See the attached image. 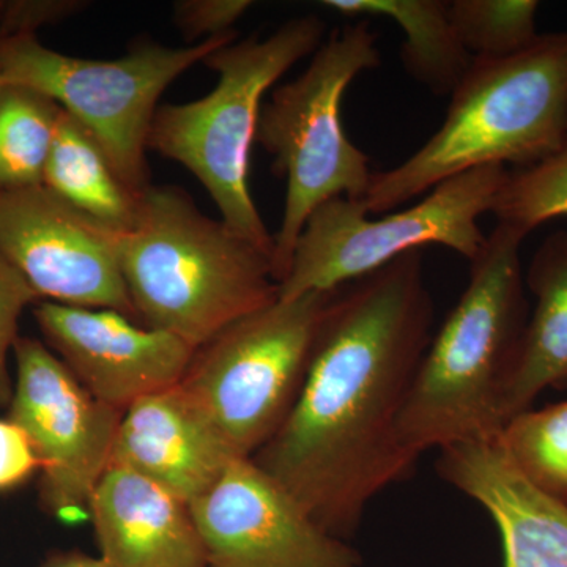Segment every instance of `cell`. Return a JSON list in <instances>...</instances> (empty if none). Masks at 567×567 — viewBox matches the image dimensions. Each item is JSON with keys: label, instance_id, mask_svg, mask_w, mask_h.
I'll list each match as a JSON object with an SVG mask.
<instances>
[{"label": "cell", "instance_id": "obj_1", "mask_svg": "<svg viewBox=\"0 0 567 567\" xmlns=\"http://www.w3.org/2000/svg\"><path fill=\"white\" fill-rule=\"evenodd\" d=\"M434 319L423 249L338 287L292 410L251 457L330 535L420 461L399 425Z\"/></svg>", "mask_w": 567, "mask_h": 567}, {"label": "cell", "instance_id": "obj_2", "mask_svg": "<svg viewBox=\"0 0 567 567\" xmlns=\"http://www.w3.org/2000/svg\"><path fill=\"white\" fill-rule=\"evenodd\" d=\"M525 235L496 223L470 262V281L432 336L402 412L401 439L421 454L432 447L494 439L502 401L528 323L520 249Z\"/></svg>", "mask_w": 567, "mask_h": 567}, {"label": "cell", "instance_id": "obj_3", "mask_svg": "<svg viewBox=\"0 0 567 567\" xmlns=\"http://www.w3.org/2000/svg\"><path fill=\"white\" fill-rule=\"evenodd\" d=\"M567 141V31L540 33L503 59H475L451 93L445 122L420 151L372 175L369 215L395 210L468 171L550 158Z\"/></svg>", "mask_w": 567, "mask_h": 567}, {"label": "cell", "instance_id": "obj_4", "mask_svg": "<svg viewBox=\"0 0 567 567\" xmlns=\"http://www.w3.org/2000/svg\"><path fill=\"white\" fill-rule=\"evenodd\" d=\"M118 259L136 317L196 350L279 298L270 254L175 186L140 194L133 226L118 235Z\"/></svg>", "mask_w": 567, "mask_h": 567}, {"label": "cell", "instance_id": "obj_5", "mask_svg": "<svg viewBox=\"0 0 567 567\" xmlns=\"http://www.w3.org/2000/svg\"><path fill=\"white\" fill-rule=\"evenodd\" d=\"M324 29L319 17L308 14L267 39L235 41L213 52L204 63L219 74L218 85L197 102L159 106L148 136V148L196 175L221 221L271 260L274 235L254 204L248 178L262 100L295 63L319 50Z\"/></svg>", "mask_w": 567, "mask_h": 567}, {"label": "cell", "instance_id": "obj_6", "mask_svg": "<svg viewBox=\"0 0 567 567\" xmlns=\"http://www.w3.org/2000/svg\"><path fill=\"white\" fill-rule=\"evenodd\" d=\"M382 65L369 21H354L331 33L297 80L279 85L260 111L256 142L274 156V171L286 177L282 221L274 235L278 284L289 271L309 216L328 200H363L371 185L368 155L347 137L342 96L358 74Z\"/></svg>", "mask_w": 567, "mask_h": 567}, {"label": "cell", "instance_id": "obj_7", "mask_svg": "<svg viewBox=\"0 0 567 567\" xmlns=\"http://www.w3.org/2000/svg\"><path fill=\"white\" fill-rule=\"evenodd\" d=\"M237 31L186 48L142 43L115 61L62 54L35 35L0 39L3 82L24 85L54 100L81 123L106 153L126 188L151 183L145 152L159 96L181 74L237 41Z\"/></svg>", "mask_w": 567, "mask_h": 567}, {"label": "cell", "instance_id": "obj_8", "mask_svg": "<svg viewBox=\"0 0 567 567\" xmlns=\"http://www.w3.org/2000/svg\"><path fill=\"white\" fill-rule=\"evenodd\" d=\"M507 177L505 166L477 167L379 219L369 218L361 200H328L309 216L278 300L338 289L429 245L445 246L472 262L486 245L480 218L492 213Z\"/></svg>", "mask_w": 567, "mask_h": 567}, {"label": "cell", "instance_id": "obj_9", "mask_svg": "<svg viewBox=\"0 0 567 567\" xmlns=\"http://www.w3.org/2000/svg\"><path fill=\"white\" fill-rule=\"evenodd\" d=\"M334 292L275 301L197 349L178 385L235 456L251 458L286 421Z\"/></svg>", "mask_w": 567, "mask_h": 567}, {"label": "cell", "instance_id": "obj_10", "mask_svg": "<svg viewBox=\"0 0 567 567\" xmlns=\"http://www.w3.org/2000/svg\"><path fill=\"white\" fill-rule=\"evenodd\" d=\"M9 420L40 462V499L65 525L91 520L93 492L111 465L123 412L93 398L43 342L17 339Z\"/></svg>", "mask_w": 567, "mask_h": 567}, {"label": "cell", "instance_id": "obj_11", "mask_svg": "<svg viewBox=\"0 0 567 567\" xmlns=\"http://www.w3.org/2000/svg\"><path fill=\"white\" fill-rule=\"evenodd\" d=\"M118 235L44 185L0 193V252L52 303L136 317Z\"/></svg>", "mask_w": 567, "mask_h": 567}, {"label": "cell", "instance_id": "obj_12", "mask_svg": "<svg viewBox=\"0 0 567 567\" xmlns=\"http://www.w3.org/2000/svg\"><path fill=\"white\" fill-rule=\"evenodd\" d=\"M208 567H360L252 458H235L188 505Z\"/></svg>", "mask_w": 567, "mask_h": 567}, {"label": "cell", "instance_id": "obj_13", "mask_svg": "<svg viewBox=\"0 0 567 567\" xmlns=\"http://www.w3.org/2000/svg\"><path fill=\"white\" fill-rule=\"evenodd\" d=\"M33 316L81 385L122 412L144 395L178 385L197 352L178 336L137 327L112 309L41 301Z\"/></svg>", "mask_w": 567, "mask_h": 567}, {"label": "cell", "instance_id": "obj_14", "mask_svg": "<svg viewBox=\"0 0 567 567\" xmlns=\"http://www.w3.org/2000/svg\"><path fill=\"white\" fill-rule=\"evenodd\" d=\"M496 436L442 447L436 472L495 522L505 567H567V505L528 483Z\"/></svg>", "mask_w": 567, "mask_h": 567}, {"label": "cell", "instance_id": "obj_15", "mask_svg": "<svg viewBox=\"0 0 567 567\" xmlns=\"http://www.w3.org/2000/svg\"><path fill=\"white\" fill-rule=\"evenodd\" d=\"M237 457L181 385L144 395L123 412L111 465L132 470L189 505Z\"/></svg>", "mask_w": 567, "mask_h": 567}, {"label": "cell", "instance_id": "obj_16", "mask_svg": "<svg viewBox=\"0 0 567 567\" xmlns=\"http://www.w3.org/2000/svg\"><path fill=\"white\" fill-rule=\"evenodd\" d=\"M91 522L100 558L112 567H208L188 505L132 470L104 472Z\"/></svg>", "mask_w": 567, "mask_h": 567}, {"label": "cell", "instance_id": "obj_17", "mask_svg": "<svg viewBox=\"0 0 567 567\" xmlns=\"http://www.w3.org/2000/svg\"><path fill=\"white\" fill-rule=\"evenodd\" d=\"M525 287L536 305L503 394L505 424L544 391L567 388V230L544 238L525 271Z\"/></svg>", "mask_w": 567, "mask_h": 567}, {"label": "cell", "instance_id": "obj_18", "mask_svg": "<svg viewBox=\"0 0 567 567\" xmlns=\"http://www.w3.org/2000/svg\"><path fill=\"white\" fill-rule=\"evenodd\" d=\"M323 6L357 21H394L405 35L406 73L434 95L451 96L475 61L454 32L445 0H327Z\"/></svg>", "mask_w": 567, "mask_h": 567}, {"label": "cell", "instance_id": "obj_19", "mask_svg": "<svg viewBox=\"0 0 567 567\" xmlns=\"http://www.w3.org/2000/svg\"><path fill=\"white\" fill-rule=\"evenodd\" d=\"M43 185L115 233H126L136 218L140 196L126 188L95 137L63 110Z\"/></svg>", "mask_w": 567, "mask_h": 567}, {"label": "cell", "instance_id": "obj_20", "mask_svg": "<svg viewBox=\"0 0 567 567\" xmlns=\"http://www.w3.org/2000/svg\"><path fill=\"white\" fill-rule=\"evenodd\" d=\"M62 107L50 96L0 85V193L43 185Z\"/></svg>", "mask_w": 567, "mask_h": 567}, {"label": "cell", "instance_id": "obj_21", "mask_svg": "<svg viewBox=\"0 0 567 567\" xmlns=\"http://www.w3.org/2000/svg\"><path fill=\"white\" fill-rule=\"evenodd\" d=\"M496 439L528 483L567 505V401L518 413Z\"/></svg>", "mask_w": 567, "mask_h": 567}, {"label": "cell", "instance_id": "obj_22", "mask_svg": "<svg viewBox=\"0 0 567 567\" xmlns=\"http://www.w3.org/2000/svg\"><path fill=\"white\" fill-rule=\"evenodd\" d=\"M536 0H454L450 18L454 32L473 59H503L528 50L536 29Z\"/></svg>", "mask_w": 567, "mask_h": 567}, {"label": "cell", "instance_id": "obj_23", "mask_svg": "<svg viewBox=\"0 0 567 567\" xmlns=\"http://www.w3.org/2000/svg\"><path fill=\"white\" fill-rule=\"evenodd\" d=\"M492 213L525 237L567 216V141L550 158L509 173Z\"/></svg>", "mask_w": 567, "mask_h": 567}, {"label": "cell", "instance_id": "obj_24", "mask_svg": "<svg viewBox=\"0 0 567 567\" xmlns=\"http://www.w3.org/2000/svg\"><path fill=\"white\" fill-rule=\"evenodd\" d=\"M21 271L0 252V406H9L13 394V380L9 372V352L18 336V322L28 306L39 301Z\"/></svg>", "mask_w": 567, "mask_h": 567}, {"label": "cell", "instance_id": "obj_25", "mask_svg": "<svg viewBox=\"0 0 567 567\" xmlns=\"http://www.w3.org/2000/svg\"><path fill=\"white\" fill-rule=\"evenodd\" d=\"M251 7L249 0H182L174 6V22L186 40L204 41L234 32Z\"/></svg>", "mask_w": 567, "mask_h": 567}, {"label": "cell", "instance_id": "obj_26", "mask_svg": "<svg viewBox=\"0 0 567 567\" xmlns=\"http://www.w3.org/2000/svg\"><path fill=\"white\" fill-rule=\"evenodd\" d=\"M78 0H7L0 2V39L35 35L37 29L61 22L85 9Z\"/></svg>", "mask_w": 567, "mask_h": 567}, {"label": "cell", "instance_id": "obj_27", "mask_svg": "<svg viewBox=\"0 0 567 567\" xmlns=\"http://www.w3.org/2000/svg\"><path fill=\"white\" fill-rule=\"evenodd\" d=\"M39 470V458L24 431L9 417L0 420V492L21 486Z\"/></svg>", "mask_w": 567, "mask_h": 567}, {"label": "cell", "instance_id": "obj_28", "mask_svg": "<svg viewBox=\"0 0 567 567\" xmlns=\"http://www.w3.org/2000/svg\"><path fill=\"white\" fill-rule=\"evenodd\" d=\"M40 567H112L100 557L81 554V551H62L52 555Z\"/></svg>", "mask_w": 567, "mask_h": 567}, {"label": "cell", "instance_id": "obj_29", "mask_svg": "<svg viewBox=\"0 0 567 567\" xmlns=\"http://www.w3.org/2000/svg\"><path fill=\"white\" fill-rule=\"evenodd\" d=\"M3 84L2 70H0V85Z\"/></svg>", "mask_w": 567, "mask_h": 567}]
</instances>
